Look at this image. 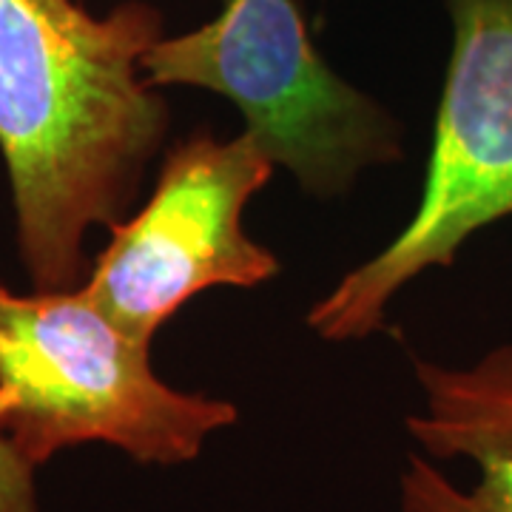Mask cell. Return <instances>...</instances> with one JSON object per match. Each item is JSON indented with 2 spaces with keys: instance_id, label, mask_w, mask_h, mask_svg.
Listing matches in <instances>:
<instances>
[{
  "instance_id": "6da1fadb",
  "label": "cell",
  "mask_w": 512,
  "mask_h": 512,
  "mask_svg": "<svg viewBox=\"0 0 512 512\" xmlns=\"http://www.w3.org/2000/svg\"><path fill=\"white\" fill-rule=\"evenodd\" d=\"M163 35L146 0L100 18L74 0H0V154L35 291L83 285V239L126 220L163 151L171 111L143 72Z\"/></svg>"
},
{
  "instance_id": "7a4b0ae2",
  "label": "cell",
  "mask_w": 512,
  "mask_h": 512,
  "mask_svg": "<svg viewBox=\"0 0 512 512\" xmlns=\"http://www.w3.org/2000/svg\"><path fill=\"white\" fill-rule=\"evenodd\" d=\"M237 419L228 399L163 382L151 345L80 285L35 293L0 285V439L35 470L80 444H106L146 467H180Z\"/></svg>"
},
{
  "instance_id": "3957f363",
  "label": "cell",
  "mask_w": 512,
  "mask_h": 512,
  "mask_svg": "<svg viewBox=\"0 0 512 512\" xmlns=\"http://www.w3.org/2000/svg\"><path fill=\"white\" fill-rule=\"evenodd\" d=\"M450 60L433 146L410 222L379 254L342 276L311 311L325 342H356L384 328L390 302L424 271L512 217V0H441Z\"/></svg>"
},
{
  "instance_id": "277c9868",
  "label": "cell",
  "mask_w": 512,
  "mask_h": 512,
  "mask_svg": "<svg viewBox=\"0 0 512 512\" xmlns=\"http://www.w3.org/2000/svg\"><path fill=\"white\" fill-rule=\"evenodd\" d=\"M151 89L194 86L231 100L245 128L319 200L404 154V126L325 63L296 0H222L217 18L163 35L143 57Z\"/></svg>"
},
{
  "instance_id": "5b68a950",
  "label": "cell",
  "mask_w": 512,
  "mask_h": 512,
  "mask_svg": "<svg viewBox=\"0 0 512 512\" xmlns=\"http://www.w3.org/2000/svg\"><path fill=\"white\" fill-rule=\"evenodd\" d=\"M276 160L245 128L231 140L197 128L165 151L137 214L111 225L83 291L134 339L151 345L174 313L208 288H256L279 274L242 214L271 183Z\"/></svg>"
},
{
  "instance_id": "8992f818",
  "label": "cell",
  "mask_w": 512,
  "mask_h": 512,
  "mask_svg": "<svg viewBox=\"0 0 512 512\" xmlns=\"http://www.w3.org/2000/svg\"><path fill=\"white\" fill-rule=\"evenodd\" d=\"M421 407L404 419L421 453L399 476V512H512V342L470 365L413 359Z\"/></svg>"
},
{
  "instance_id": "52a82bcc",
  "label": "cell",
  "mask_w": 512,
  "mask_h": 512,
  "mask_svg": "<svg viewBox=\"0 0 512 512\" xmlns=\"http://www.w3.org/2000/svg\"><path fill=\"white\" fill-rule=\"evenodd\" d=\"M0 512H43L37 501L35 467L0 439Z\"/></svg>"
}]
</instances>
